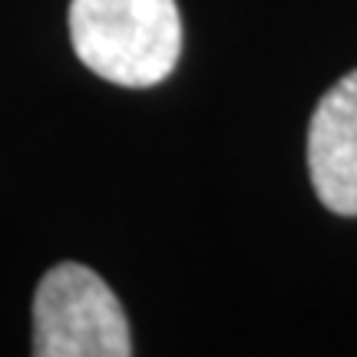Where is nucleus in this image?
Wrapping results in <instances>:
<instances>
[{
  "label": "nucleus",
  "instance_id": "nucleus-2",
  "mask_svg": "<svg viewBox=\"0 0 357 357\" xmlns=\"http://www.w3.org/2000/svg\"><path fill=\"white\" fill-rule=\"evenodd\" d=\"M37 357H126L132 354L126 311L109 284L86 265H53L33 294Z\"/></svg>",
  "mask_w": 357,
  "mask_h": 357
},
{
  "label": "nucleus",
  "instance_id": "nucleus-1",
  "mask_svg": "<svg viewBox=\"0 0 357 357\" xmlns=\"http://www.w3.org/2000/svg\"><path fill=\"white\" fill-rule=\"evenodd\" d=\"M73 50L116 86H155L176 70L182 17L176 0H70Z\"/></svg>",
  "mask_w": 357,
  "mask_h": 357
},
{
  "label": "nucleus",
  "instance_id": "nucleus-3",
  "mask_svg": "<svg viewBox=\"0 0 357 357\" xmlns=\"http://www.w3.org/2000/svg\"><path fill=\"white\" fill-rule=\"evenodd\" d=\"M307 172L328 212L357 215V70L337 79L311 116Z\"/></svg>",
  "mask_w": 357,
  "mask_h": 357
}]
</instances>
